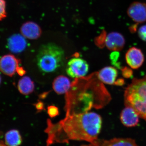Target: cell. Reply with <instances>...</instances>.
Masks as SVG:
<instances>
[{
  "instance_id": "9c48e42d",
  "label": "cell",
  "mask_w": 146,
  "mask_h": 146,
  "mask_svg": "<svg viewBox=\"0 0 146 146\" xmlns=\"http://www.w3.org/2000/svg\"><path fill=\"white\" fill-rule=\"evenodd\" d=\"M125 41L122 35L118 32H111L108 34L105 41V46L113 51H120L125 45Z\"/></svg>"
},
{
  "instance_id": "7a4b0ae2",
  "label": "cell",
  "mask_w": 146,
  "mask_h": 146,
  "mask_svg": "<svg viewBox=\"0 0 146 146\" xmlns=\"http://www.w3.org/2000/svg\"><path fill=\"white\" fill-rule=\"evenodd\" d=\"M84 92L79 95L70 92L67 93L66 109L67 114H78L88 112L92 108H100L110 101L111 96L98 76V73L92 75L91 84Z\"/></svg>"
},
{
  "instance_id": "f1b7e54d",
  "label": "cell",
  "mask_w": 146,
  "mask_h": 146,
  "mask_svg": "<svg viewBox=\"0 0 146 146\" xmlns=\"http://www.w3.org/2000/svg\"><path fill=\"white\" fill-rule=\"evenodd\" d=\"M1 75H0V84L1 83Z\"/></svg>"
},
{
  "instance_id": "8fae6325",
  "label": "cell",
  "mask_w": 146,
  "mask_h": 146,
  "mask_svg": "<svg viewBox=\"0 0 146 146\" xmlns=\"http://www.w3.org/2000/svg\"><path fill=\"white\" fill-rule=\"evenodd\" d=\"M91 146H138L133 139L129 138H114L109 140L97 139Z\"/></svg>"
},
{
  "instance_id": "e0dca14e",
  "label": "cell",
  "mask_w": 146,
  "mask_h": 146,
  "mask_svg": "<svg viewBox=\"0 0 146 146\" xmlns=\"http://www.w3.org/2000/svg\"><path fill=\"white\" fill-rule=\"evenodd\" d=\"M5 144L7 146H19L22 143L20 132L16 129L9 131L5 135Z\"/></svg>"
},
{
  "instance_id": "6da1fadb",
  "label": "cell",
  "mask_w": 146,
  "mask_h": 146,
  "mask_svg": "<svg viewBox=\"0 0 146 146\" xmlns=\"http://www.w3.org/2000/svg\"><path fill=\"white\" fill-rule=\"evenodd\" d=\"M102 120L95 112L67 114L63 119L54 123L47 121L45 132L46 146L65 143L71 141H84L91 144L96 141L101 130Z\"/></svg>"
},
{
  "instance_id": "30bf717a",
  "label": "cell",
  "mask_w": 146,
  "mask_h": 146,
  "mask_svg": "<svg viewBox=\"0 0 146 146\" xmlns=\"http://www.w3.org/2000/svg\"><path fill=\"white\" fill-rule=\"evenodd\" d=\"M139 115L133 108L126 106L120 114V120L125 126L134 127L138 125L139 122Z\"/></svg>"
},
{
  "instance_id": "2e32d148",
  "label": "cell",
  "mask_w": 146,
  "mask_h": 146,
  "mask_svg": "<svg viewBox=\"0 0 146 146\" xmlns=\"http://www.w3.org/2000/svg\"><path fill=\"white\" fill-rule=\"evenodd\" d=\"M18 88L19 92L24 95L31 94L34 91V82L28 76H24L19 80Z\"/></svg>"
},
{
  "instance_id": "cb8c5ba5",
  "label": "cell",
  "mask_w": 146,
  "mask_h": 146,
  "mask_svg": "<svg viewBox=\"0 0 146 146\" xmlns=\"http://www.w3.org/2000/svg\"><path fill=\"white\" fill-rule=\"evenodd\" d=\"M124 82V80L123 79H118L116 80V82H115V85H117V86H122V85H123Z\"/></svg>"
},
{
  "instance_id": "4fadbf2b",
  "label": "cell",
  "mask_w": 146,
  "mask_h": 146,
  "mask_svg": "<svg viewBox=\"0 0 146 146\" xmlns=\"http://www.w3.org/2000/svg\"><path fill=\"white\" fill-rule=\"evenodd\" d=\"M98 73V76L102 83L109 85H115L118 76V71L112 66L102 68Z\"/></svg>"
},
{
  "instance_id": "4316f807",
  "label": "cell",
  "mask_w": 146,
  "mask_h": 146,
  "mask_svg": "<svg viewBox=\"0 0 146 146\" xmlns=\"http://www.w3.org/2000/svg\"><path fill=\"white\" fill-rule=\"evenodd\" d=\"M137 25H138V24L137 23L130 27L129 29H130L131 32L132 33L136 32V30H137Z\"/></svg>"
},
{
  "instance_id": "8992f818",
  "label": "cell",
  "mask_w": 146,
  "mask_h": 146,
  "mask_svg": "<svg viewBox=\"0 0 146 146\" xmlns=\"http://www.w3.org/2000/svg\"><path fill=\"white\" fill-rule=\"evenodd\" d=\"M21 61L12 54H7L0 58V71L5 75L11 77L17 72Z\"/></svg>"
},
{
  "instance_id": "277c9868",
  "label": "cell",
  "mask_w": 146,
  "mask_h": 146,
  "mask_svg": "<svg viewBox=\"0 0 146 146\" xmlns=\"http://www.w3.org/2000/svg\"><path fill=\"white\" fill-rule=\"evenodd\" d=\"M64 55L63 49L54 43L42 45L36 56L37 66L43 72H53L63 65Z\"/></svg>"
},
{
  "instance_id": "ffe728a7",
  "label": "cell",
  "mask_w": 146,
  "mask_h": 146,
  "mask_svg": "<svg viewBox=\"0 0 146 146\" xmlns=\"http://www.w3.org/2000/svg\"><path fill=\"white\" fill-rule=\"evenodd\" d=\"M6 5L5 0H0V21L7 17Z\"/></svg>"
},
{
  "instance_id": "603a6c76",
  "label": "cell",
  "mask_w": 146,
  "mask_h": 146,
  "mask_svg": "<svg viewBox=\"0 0 146 146\" xmlns=\"http://www.w3.org/2000/svg\"><path fill=\"white\" fill-rule=\"evenodd\" d=\"M138 35L140 39L146 42V25L143 26L139 28Z\"/></svg>"
},
{
  "instance_id": "d4e9b609",
  "label": "cell",
  "mask_w": 146,
  "mask_h": 146,
  "mask_svg": "<svg viewBox=\"0 0 146 146\" xmlns=\"http://www.w3.org/2000/svg\"><path fill=\"white\" fill-rule=\"evenodd\" d=\"M17 72L19 75L22 76L25 74L26 71L22 67H19L17 69Z\"/></svg>"
},
{
  "instance_id": "83f0119b",
  "label": "cell",
  "mask_w": 146,
  "mask_h": 146,
  "mask_svg": "<svg viewBox=\"0 0 146 146\" xmlns=\"http://www.w3.org/2000/svg\"><path fill=\"white\" fill-rule=\"evenodd\" d=\"M0 146H7L2 141H1L0 140Z\"/></svg>"
},
{
  "instance_id": "ba28073f",
  "label": "cell",
  "mask_w": 146,
  "mask_h": 146,
  "mask_svg": "<svg viewBox=\"0 0 146 146\" xmlns=\"http://www.w3.org/2000/svg\"><path fill=\"white\" fill-rule=\"evenodd\" d=\"M128 15L136 23H142L146 21V4L135 2L131 3L127 10Z\"/></svg>"
},
{
  "instance_id": "44dd1931",
  "label": "cell",
  "mask_w": 146,
  "mask_h": 146,
  "mask_svg": "<svg viewBox=\"0 0 146 146\" xmlns=\"http://www.w3.org/2000/svg\"><path fill=\"white\" fill-rule=\"evenodd\" d=\"M47 112L50 117L54 118L59 114L58 108L54 106H50L47 108Z\"/></svg>"
},
{
  "instance_id": "f546056e",
  "label": "cell",
  "mask_w": 146,
  "mask_h": 146,
  "mask_svg": "<svg viewBox=\"0 0 146 146\" xmlns=\"http://www.w3.org/2000/svg\"><path fill=\"white\" fill-rule=\"evenodd\" d=\"M81 146H90L86 145H82ZM90 146H91L90 145Z\"/></svg>"
},
{
  "instance_id": "3957f363",
  "label": "cell",
  "mask_w": 146,
  "mask_h": 146,
  "mask_svg": "<svg viewBox=\"0 0 146 146\" xmlns=\"http://www.w3.org/2000/svg\"><path fill=\"white\" fill-rule=\"evenodd\" d=\"M124 100L125 106L132 108L146 121V76L132 80L125 90Z\"/></svg>"
},
{
  "instance_id": "9a60e30c",
  "label": "cell",
  "mask_w": 146,
  "mask_h": 146,
  "mask_svg": "<svg viewBox=\"0 0 146 146\" xmlns=\"http://www.w3.org/2000/svg\"><path fill=\"white\" fill-rule=\"evenodd\" d=\"M72 84L67 77L60 75L54 79L52 82V88L56 94L61 95L68 93Z\"/></svg>"
},
{
  "instance_id": "7c38bea8",
  "label": "cell",
  "mask_w": 146,
  "mask_h": 146,
  "mask_svg": "<svg viewBox=\"0 0 146 146\" xmlns=\"http://www.w3.org/2000/svg\"><path fill=\"white\" fill-rule=\"evenodd\" d=\"M21 32L27 39H36L41 36L42 30L37 24L29 21L23 24L21 28Z\"/></svg>"
},
{
  "instance_id": "52a82bcc",
  "label": "cell",
  "mask_w": 146,
  "mask_h": 146,
  "mask_svg": "<svg viewBox=\"0 0 146 146\" xmlns=\"http://www.w3.org/2000/svg\"><path fill=\"white\" fill-rule=\"evenodd\" d=\"M125 59L127 65L133 70L141 68L145 61V57L141 50L134 47L128 50L125 54Z\"/></svg>"
},
{
  "instance_id": "ac0fdd59",
  "label": "cell",
  "mask_w": 146,
  "mask_h": 146,
  "mask_svg": "<svg viewBox=\"0 0 146 146\" xmlns=\"http://www.w3.org/2000/svg\"><path fill=\"white\" fill-rule=\"evenodd\" d=\"M107 34L105 31L96 39V44L100 48H103L105 46V41Z\"/></svg>"
},
{
  "instance_id": "7402d4cb",
  "label": "cell",
  "mask_w": 146,
  "mask_h": 146,
  "mask_svg": "<svg viewBox=\"0 0 146 146\" xmlns=\"http://www.w3.org/2000/svg\"><path fill=\"white\" fill-rule=\"evenodd\" d=\"M122 74L124 78H130L133 75V72L131 68L127 67L121 68Z\"/></svg>"
},
{
  "instance_id": "5b68a950",
  "label": "cell",
  "mask_w": 146,
  "mask_h": 146,
  "mask_svg": "<svg viewBox=\"0 0 146 146\" xmlns=\"http://www.w3.org/2000/svg\"><path fill=\"white\" fill-rule=\"evenodd\" d=\"M66 72L69 76L74 78L84 76L89 70V65L86 60L78 57L71 58L66 67Z\"/></svg>"
},
{
  "instance_id": "d6986e66",
  "label": "cell",
  "mask_w": 146,
  "mask_h": 146,
  "mask_svg": "<svg viewBox=\"0 0 146 146\" xmlns=\"http://www.w3.org/2000/svg\"><path fill=\"white\" fill-rule=\"evenodd\" d=\"M119 51H113L110 55V59L112 61V64L116 66L117 68L121 69V67L119 65L118 62V59L119 56Z\"/></svg>"
},
{
  "instance_id": "5bb4252c",
  "label": "cell",
  "mask_w": 146,
  "mask_h": 146,
  "mask_svg": "<svg viewBox=\"0 0 146 146\" xmlns=\"http://www.w3.org/2000/svg\"><path fill=\"white\" fill-rule=\"evenodd\" d=\"M8 46L11 52L19 53L23 52L27 47V41L25 37L23 35L15 34L8 39Z\"/></svg>"
},
{
  "instance_id": "484cf974",
  "label": "cell",
  "mask_w": 146,
  "mask_h": 146,
  "mask_svg": "<svg viewBox=\"0 0 146 146\" xmlns=\"http://www.w3.org/2000/svg\"><path fill=\"white\" fill-rule=\"evenodd\" d=\"M35 106L36 109L38 110H42L44 109V104L42 102H39L36 103Z\"/></svg>"
}]
</instances>
